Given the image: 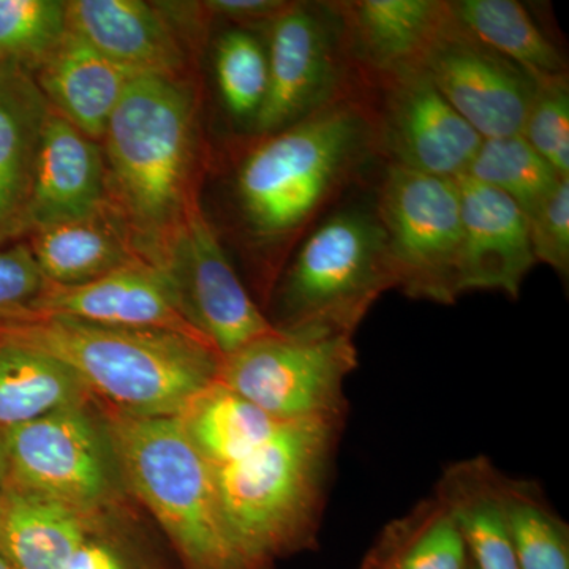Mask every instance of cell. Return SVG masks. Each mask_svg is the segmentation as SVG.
<instances>
[{
    "label": "cell",
    "instance_id": "cell-1",
    "mask_svg": "<svg viewBox=\"0 0 569 569\" xmlns=\"http://www.w3.org/2000/svg\"><path fill=\"white\" fill-rule=\"evenodd\" d=\"M198 103L182 77L140 74L127 86L103 134L108 209L134 252L160 269L194 203Z\"/></svg>",
    "mask_w": 569,
    "mask_h": 569
},
{
    "label": "cell",
    "instance_id": "cell-2",
    "mask_svg": "<svg viewBox=\"0 0 569 569\" xmlns=\"http://www.w3.org/2000/svg\"><path fill=\"white\" fill-rule=\"evenodd\" d=\"M377 152V110L355 92L263 137L236 174L250 233L266 242L302 233Z\"/></svg>",
    "mask_w": 569,
    "mask_h": 569
},
{
    "label": "cell",
    "instance_id": "cell-3",
    "mask_svg": "<svg viewBox=\"0 0 569 569\" xmlns=\"http://www.w3.org/2000/svg\"><path fill=\"white\" fill-rule=\"evenodd\" d=\"M0 332L54 356L100 406L129 417H178L222 365V355L203 340L156 329L41 317L0 326Z\"/></svg>",
    "mask_w": 569,
    "mask_h": 569
},
{
    "label": "cell",
    "instance_id": "cell-4",
    "mask_svg": "<svg viewBox=\"0 0 569 569\" xmlns=\"http://www.w3.org/2000/svg\"><path fill=\"white\" fill-rule=\"evenodd\" d=\"M100 407L127 492L156 520L181 569H257L231 535L213 468L178 419L129 417Z\"/></svg>",
    "mask_w": 569,
    "mask_h": 569
},
{
    "label": "cell",
    "instance_id": "cell-5",
    "mask_svg": "<svg viewBox=\"0 0 569 569\" xmlns=\"http://www.w3.org/2000/svg\"><path fill=\"white\" fill-rule=\"evenodd\" d=\"M396 287L376 206L329 213L307 234L277 293L274 328L350 336L381 293Z\"/></svg>",
    "mask_w": 569,
    "mask_h": 569
},
{
    "label": "cell",
    "instance_id": "cell-6",
    "mask_svg": "<svg viewBox=\"0 0 569 569\" xmlns=\"http://www.w3.org/2000/svg\"><path fill=\"white\" fill-rule=\"evenodd\" d=\"M335 419L283 422L252 455L213 470L236 545L266 569L301 539L310 522Z\"/></svg>",
    "mask_w": 569,
    "mask_h": 569
},
{
    "label": "cell",
    "instance_id": "cell-7",
    "mask_svg": "<svg viewBox=\"0 0 569 569\" xmlns=\"http://www.w3.org/2000/svg\"><path fill=\"white\" fill-rule=\"evenodd\" d=\"M3 432L14 488L86 512L132 503L107 415L92 397Z\"/></svg>",
    "mask_w": 569,
    "mask_h": 569
},
{
    "label": "cell",
    "instance_id": "cell-8",
    "mask_svg": "<svg viewBox=\"0 0 569 569\" xmlns=\"http://www.w3.org/2000/svg\"><path fill=\"white\" fill-rule=\"evenodd\" d=\"M373 206L387 236L396 287L411 298L451 305L460 295L458 179L388 164Z\"/></svg>",
    "mask_w": 569,
    "mask_h": 569
},
{
    "label": "cell",
    "instance_id": "cell-9",
    "mask_svg": "<svg viewBox=\"0 0 569 569\" xmlns=\"http://www.w3.org/2000/svg\"><path fill=\"white\" fill-rule=\"evenodd\" d=\"M350 336L279 331L222 356L217 380L280 422L335 419L356 367Z\"/></svg>",
    "mask_w": 569,
    "mask_h": 569
},
{
    "label": "cell",
    "instance_id": "cell-10",
    "mask_svg": "<svg viewBox=\"0 0 569 569\" xmlns=\"http://www.w3.org/2000/svg\"><path fill=\"white\" fill-rule=\"evenodd\" d=\"M268 29V92L253 122L261 137L353 93L347 81L350 56L336 3H290Z\"/></svg>",
    "mask_w": 569,
    "mask_h": 569
},
{
    "label": "cell",
    "instance_id": "cell-11",
    "mask_svg": "<svg viewBox=\"0 0 569 569\" xmlns=\"http://www.w3.org/2000/svg\"><path fill=\"white\" fill-rule=\"evenodd\" d=\"M160 271L173 282L190 323L220 355L234 353L276 332L236 274L198 201L167 247Z\"/></svg>",
    "mask_w": 569,
    "mask_h": 569
},
{
    "label": "cell",
    "instance_id": "cell-12",
    "mask_svg": "<svg viewBox=\"0 0 569 569\" xmlns=\"http://www.w3.org/2000/svg\"><path fill=\"white\" fill-rule=\"evenodd\" d=\"M418 70L482 140L520 134L537 96V81L475 39L452 11Z\"/></svg>",
    "mask_w": 569,
    "mask_h": 569
},
{
    "label": "cell",
    "instance_id": "cell-13",
    "mask_svg": "<svg viewBox=\"0 0 569 569\" xmlns=\"http://www.w3.org/2000/svg\"><path fill=\"white\" fill-rule=\"evenodd\" d=\"M378 151L389 164L415 173L458 179L468 171L482 138L443 99L422 71L381 82Z\"/></svg>",
    "mask_w": 569,
    "mask_h": 569
},
{
    "label": "cell",
    "instance_id": "cell-14",
    "mask_svg": "<svg viewBox=\"0 0 569 569\" xmlns=\"http://www.w3.org/2000/svg\"><path fill=\"white\" fill-rule=\"evenodd\" d=\"M41 317H67L112 328L178 332L209 343L183 313L170 277L142 260L77 287L48 284L29 320Z\"/></svg>",
    "mask_w": 569,
    "mask_h": 569
},
{
    "label": "cell",
    "instance_id": "cell-15",
    "mask_svg": "<svg viewBox=\"0 0 569 569\" xmlns=\"http://www.w3.org/2000/svg\"><path fill=\"white\" fill-rule=\"evenodd\" d=\"M462 244L459 293L503 291L518 298L537 260L531 252L529 222L515 201L468 176L458 178Z\"/></svg>",
    "mask_w": 569,
    "mask_h": 569
},
{
    "label": "cell",
    "instance_id": "cell-16",
    "mask_svg": "<svg viewBox=\"0 0 569 569\" xmlns=\"http://www.w3.org/2000/svg\"><path fill=\"white\" fill-rule=\"evenodd\" d=\"M336 9L350 61L380 82L417 71L451 20L449 2L440 0H356Z\"/></svg>",
    "mask_w": 569,
    "mask_h": 569
},
{
    "label": "cell",
    "instance_id": "cell-17",
    "mask_svg": "<svg viewBox=\"0 0 569 569\" xmlns=\"http://www.w3.org/2000/svg\"><path fill=\"white\" fill-rule=\"evenodd\" d=\"M67 26L108 61L140 74L182 77L187 56L159 3L142 0H69Z\"/></svg>",
    "mask_w": 569,
    "mask_h": 569
},
{
    "label": "cell",
    "instance_id": "cell-18",
    "mask_svg": "<svg viewBox=\"0 0 569 569\" xmlns=\"http://www.w3.org/2000/svg\"><path fill=\"white\" fill-rule=\"evenodd\" d=\"M104 211L108 201L102 148L50 107L37 157L31 233L48 224L92 219Z\"/></svg>",
    "mask_w": 569,
    "mask_h": 569
},
{
    "label": "cell",
    "instance_id": "cell-19",
    "mask_svg": "<svg viewBox=\"0 0 569 569\" xmlns=\"http://www.w3.org/2000/svg\"><path fill=\"white\" fill-rule=\"evenodd\" d=\"M48 112L36 74L0 67V246L31 233L37 157Z\"/></svg>",
    "mask_w": 569,
    "mask_h": 569
},
{
    "label": "cell",
    "instance_id": "cell-20",
    "mask_svg": "<svg viewBox=\"0 0 569 569\" xmlns=\"http://www.w3.org/2000/svg\"><path fill=\"white\" fill-rule=\"evenodd\" d=\"M133 78L70 31L36 73L52 110L97 142Z\"/></svg>",
    "mask_w": 569,
    "mask_h": 569
},
{
    "label": "cell",
    "instance_id": "cell-21",
    "mask_svg": "<svg viewBox=\"0 0 569 569\" xmlns=\"http://www.w3.org/2000/svg\"><path fill=\"white\" fill-rule=\"evenodd\" d=\"M97 515L9 485L0 512V556L13 569H63Z\"/></svg>",
    "mask_w": 569,
    "mask_h": 569
},
{
    "label": "cell",
    "instance_id": "cell-22",
    "mask_svg": "<svg viewBox=\"0 0 569 569\" xmlns=\"http://www.w3.org/2000/svg\"><path fill=\"white\" fill-rule=\"evenodd\" d=\"M28 244L56 287L89 283L141 260L110 209L92 219L37 228Z\"/></svg>",
    "mask_w": 569,
    "mask_h": 569
},
{
    "label": "cell",
    "instance_id": "cell-23",
    "mask_svg": "<svg viewBox=\"0 0 569 569\" xmlns=\"http://www.w3.org/2000/svg\"><path fill=\"white\" fill-rule=\"evenodd\" d=\"M176 419L213 470L252 455L283 425L219 380L192 397Z\"/></svg>",
    "mask_w": 569,
    "mask_h": 569
},
{
    "label": "cell",
    "instance_id": "cell-24",
    "mask_svg": "<svg viewBox=\"0 0 569 569\" xmlns=\"http://www.w3.org/2000/svg\"><path fill=\"white\" fill-rule=\"evenodd\" d=\"M89 397L69 366L0 332V429L26 425Z\"/></svg>",
    "mask_w": 569,
    "mask_h": 569
},
{
    "label": "cell",
    "instance_id": "cell-25",
    "mask_svg": "<svg viewBox=\"0 0 569 569\" xmlns=\"http://www.w3.org/2000/svg\"><path fill=\"white\" fill-rule=\"evenodd\" d=\"M449 7L466 31L516 63L537 84L568 77L563 54L542 33L522 3L516 0H456L449 2Z\"/></svg>",
    "mask_w": 569,
    "mask_h": 569
},
{
    "label": "cell",
    "instance_id": "cell-26",
    "mask_svg": "<svg viewBox=\"0 0 569 569\" xmlns=\"http://www.w3.org/2000/svg\"><path fill=\"white\" fill-rule=\"evenodd\" d=\"M463 176L507 194L527 220L561 181L552 164L539 156L522 134L482 140Z\"/></svg>",
    "mask_w": 569,
    "mask_h": 569
},
{
    "label": "cell",
    "instance_id": "cell-27",
    "mask_svg": "<svg viewBox=\"0 0 569 569\" xmlns=\"http://www.w3.org/2000/svg\"><path fill=\"white\" fill-rule=\"evenodd\" d=\"M63 569H181L142 526L132 503L99 512Z\"/></svg>",
    "mask_w": 569,
    "mask_h": 569
},
{
    "label": "cell",
    "instance_id": "cell-28",
    "mask_svg": "<svg viewBox=\"0 0 569 569\" xmlns=\"http://www.w3.org/2000/svg\"><path fill=\"white\" fill-rule=\"evenodd\" d=\"M69 32L61 0H0V67L36 74Z\"/></svg>",
    "mask_w": 569,
    "mask_h": 569
},
{
    "label": "cell",
    "instance_id": "cell-29",
    "mask_svg": "<svg viewBox=\"0 0 569 569\" xmlns=\"http://www.w3.org/2000/svg\"><path fill=\"white\" fill-rule=\"evenodd\" d=\"M213 69L227 111L254 122L268 92V56L260 40L246 29L224 32L217 40Z\"/></svg>",
    "mask_w": 569,
    "mask_h": 569
},
{
    "label": "cell",
    "instance_id": "cell-30",
    "mask_svg": "<svg viewBox=\"0 0 569 569\" xmlns=\"http://www.w3.org/2000/svg\"><path fill=\"white\" fill-rule=\"evenodd\" d=\"M473 569H519L503 500L492 493L463 498L451 509Z\"/></svg>",
    "mask_w": 569,
    "mask_h": 569
},
{
    "label": "cell",
    "instance_id": "cell-31",
    "mask_svg": "<svg viewBox=\"0 0 569 569\" xmlns=\"http://www.w3.org/2000/svg\"><path fill=\"white\" fill-rule=\"evenodd\" d=\"M519 569H569L563 527L533 501L501 497Z\"/></svg>",
    "mask_w": 569,
    "mask_h": 569
},
{
    "label": "cell",
    "instance_id": "cell-32",
    "mask_svg": "<svg viewBox=\"0 0 569 569\" xmlns=\"http://www.w3.org/2000/svg\"><path fill=\"white\" fill-rule=\"evenodd\" d=\"M520 134L552 164L561 179H569L568 77L538 84Z\"/></svg>",
    "mask_w": 569,
    "mask_h": 569
},
{
    "label": "cell",
    "instance_id": "cell-33",
    "mask_svg": "<svg viewBox=\"0 0 569 569\" xmlns=\"http://www.w3.org/2000/svg\"><path fill=\"white\" fill-rule=\"evenodd\" d=\"M48 284L29 244L0 249V326L28 321Z\"/></svg>",
    "mask_w": 569,
    "mask_h": 569
},
{
    "label": "cell",
    "instance_id": "cell-34",
    "mask_svg": "<svg viewBox=\"0 0 569 569\" xmlns=\"http://www.w3.org/2000/svg\"><path fill=\"white\" fill-rule=\"evenodd\" d=\"M535 260L550 266L561 276L569 272V179L557 189L529 220Z\"/></svg>",
    "mask_w": 569,
    "mask_h": 569
},
{
    "label": "cell",
    "instance_id": "cell-35",
    "mask_svg": "<svg viewBox=\"0 0 569 569\" xmlns=\"http://www.w3.org/2000/svg\"><path fill=\"white\" fill-rule=\"evenodd\" d=\"M467 546L451 512L433 520L395 569H467Z\"/></svg>",
    "mask_w": 569,
    "mask_h": 569
},
{
    "label": "cell",
    "instance_id": "cell-36",
    "mask_svg": "<svg viewBox=\"0 0 569 569\" xmlns=\"http://www.w3.org/2000/svg\"><path fill=\"white\" fill-rule=\"evenodd\" d=\"M288 2L282 0H208L203 9L213 17L227 18L238 22H271L282 13Z\"/></svg>",
    "mask_w": 569,
    "mask_h": 569
},
{
    "label": "cell",
    "instance_id": "cell-37",
    "mask_svg": "<svg viewBox=\"0 0 569 569\" xmlns=\"http://www.w3.org/2000/svg\"><path fill=\"white\" fill-rule=\"evenodd\" d=\"M9 489V462H7L6 432L0 429V512Z\"/></svg>",
    "mask_w": 569,
    "mask_h": 569
},
{
    "label": "cell",
    "instance_id": "cell-38",
    "mask_svg": "<svg viewBox=\"0 0 569 569\" xmlns=\"http://www.w3.org/2000/svg\"><path fill=\"white\" fill-rule=\"evenodd\" d=\"M0 569H13L9 563H7L2 556H0Z\"/></svg>",
    "mask_w": 569,
    "mask_h": 569
},
{
    "label": "cell",
    "instance_id": "cell-39",
    "mask_svg": "<svg viewBox=\"0 0 569 569\" xmlns=\"http://www.w3.org/2000/svg\"><path fill=\"white\" fill-rule=\"evenodd\" d=\"M467 569H473V568H471V567H468Z\"/></svg>",
    "mask_w": 569,
    "mask_h": 569
}]
</instances>
